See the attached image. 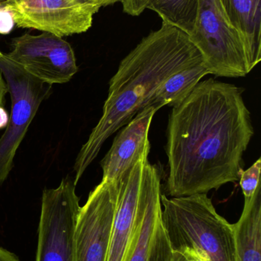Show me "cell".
<instances>
[{
    "instance_id": "obj_22",
    "label": "cell",
    "mask_w": 261,
    "mask_h": 261,
    "mask_svg": "<svg viewBox=\"0 0 261 261\" xmlns=\"http://www.w3.org/2000/svg\"><path fill=\"white\" fill-rule=\"evenodd\" d=\"M185 256H186L188 261H208L204 257H201L199 254H196V253L193 252H187L184 253Z\"/></svg>"
},
{
    "instance_id": "obj_9",
    "label": "cell",
    "mask_w": 261,
    "mask_h": 261,
    "mask_svg": "<svg viewBox=\"0 0 261 261\" xmlns=\"http://www.w3.org/2000/svg\"><path fill=\"white\" fill-rule=\"evenodd\" d=\"M119 194V179H102L81 207L75 225V261H107Z\"/></svg>"
},
{
    "instance_id": "obj_18",
    "label": "cell",
    "mask_w": 261,
    "mask_h": 261,
    "mask_svg": "<svg viewBox=\"0 0 261 261\" xmlns=\"http://www.w3.org/2000/svg\"><path fill=\"white\" fill-rule=\"evenodd\" d=\"M13 17L11 12L4 6V3L0 6V34H9L15 25Z\"/></svg>"
},
{
    "instance_id": "obj_2",
    "label": "cell",
    "mask_w": 261,
    "mask_h": 261,
    "mask_svg": "<svg viewBox=\"0 0 261 261\" xmlns=\"http://www.w3.org/2000/svg\"><path fill=\"white\" fill-rule=\"evenodd\" d=\"M204 62L187 32L162 21L121 61L109 84L103 115L82 146L74 170L75 186L96 159L103 144L147 107L155 90L170 75Z\"/></svg>"
},
{
    "instance_id": "obj_24",
    "label": "cell",
    "mask_w": 261,
    "mask_h": 261,
    "mask_svg": "<svg viewBox=\"0 0 261 261\" xmlns=\"http://www.w3.org/2000/svg\"><path fill=\"white\" fill-rule=\"evenodd\" d=\"M101 5V7L102 6H110V5L114 4V3H118V2H121L122 0H97Z\"/></svg>"
},
{
    "instance_id": "obj_16",
    "label": "cell",
    "mask_w": 261,
    "mask_h": 261,
    "mask_svg": "<svg viewBox=\"0 0 261 261\" xmlns=\"http://www.w3.org/2000/svg\"><path fill=\"white\" fill-rule=\"evenodd\" d=\"M210 74L204 62L176 72L167 77L149 99L147 107H174L185 100L201 79Z\"/></svg>"
},
{
    "instance_id": "obj_13",
    "label": "cell",
    "mask_w": 261,
    "mask_h": 261,
    "mask_svg": "<svg viewBox=\"0 0 261 261\" xmlns=\"http://www.w3.org/2000/svg\"><path fill=\"white\" fill-rule=\"evenodd\" d=\"M230 24L240 34L250 71L261 61L260 0H220Z\"/></svg>"
},
{
    "instance_id": "obj_4",
    "label": "cell",
    "mask_w": 261,
    "mask_h": 261,
    "mask_svg": "<svg viewBox=\"0 0 261 261\" xmlns=\"http://www.w3.org/2000/svg\"><path fill=\"white\" fill-rule=\"evenodd\" d=\"M188 35L210 74L238 78L251 72L243 40L230 24L220 0H199L194 28Z\"/></svg>"
},
{
    "instance_id": "obj_17",
    "label": "cell",
    "mask_w": 261,
    "mask_h": 261,
    "mask_svg": "<svg viewBox=\"0 0 261 261\" xmlns=\"http://www.w3.org/2000/svg\"><path fill=\"white\" fill-rule=\"evenodd\" d=\"M260 170L261 159L259 158L248 170L241 172L239 180L245 199H251L260 185Z\"/></svg>"
},
{
    "instance_id": "obj_21",
    "label": "cell",
    "mask_w": 261,
    "mask_h": 261,
    "mask_svg": "<svg viewBox=\"0 0 261 261\" xmlns=\"http://www.w3.org/2000/svg\"><path fill=\"white\" fill-rule=\"evenodd\" d=\"M9 116L4 107H0V129L6 128L9 122Z\"/></svg>"
},
{
    "instance_id": "obj_14",
    "label": "cell",
    "mask_w": 261,
    "mask_h": 261,
    "mask_svg": "<svg viewBox=\"0 0 261 261\" xmlns=\"http://www.w3.org/2000/svg\"><path fill=\"white\" fill-rule=\"evenodd\" d=\"M235 242L234 261H261V185L254 196L245 199L237 223L233 224Z\"/></svg>"
},
{
    "instance_id": "obj_12",
    "label": "cell",
    "mask_w": 261,
    "mask_h": 261,
    "mask_svg": "<svg viewBox=\"0 0 261 261\" xmlns=\"http://www.w3.org/2000/svg\"><path fill=\"white\" fill-rule=\"evenodd\" d=\"M159 110L153 106L146 107L120 130L101 161L102 179L117 180L137 160L146 146L150 144L149 132L153 116Z\"/></svg>"
},
{
    "instance_id": "obj_5",
    "label": "cell",
    "mask_w": 261,
    "mask_h": 261,
    "mask_svg": "<svg viewBox=\"0 0 261 261\" xmlns=\"http://www.w3.org/2000/svg\"><path fill=\"white\" fill-rule=\"evenodd\" d=\"M0 71L11 97V114L0 138V185L13 167L17 149L43 101L49 97L52 85L34 77L6 55L0 58Z\"/></svg>"
},
{
    "instance_id": "obj_6",
    "label": "cell",
    "mask_w": 261,
    "mask_h": 261,
    "mask_svg": "<svg viewBox=\"0 0 261 261\" xmlns=\"http://www.w3.org/2000/svg\"><path fill=\"white\" fill-rule=\"evenodd\" d=\"M74 181L43 191L36 261H75V234L81 206Z\"/></svg>"
},
{
    "instance_id": "obj_10",
    "label": "cell",
    "mask_w": 261,
    "mask_h": 261,
    "mask_svg": "<svg viewBox=\"0 0 261 261\" xmlns=\"http://www.w3.org/2000/svg\"><path fill=\"white\" fill-rule=\"evenodd\" d=\"M12 46L7 58L46 84H65L78 72L75 52L61 37L26 33L13 38Z\"/></svg>"
},
{
    "instance_id": "obj_25",
    "label": "cell",
    "mask_w": 261,
    "mask_h": 261,
    "mask_svg": "<svg viewBox=\"0 0 261 261\" xmlns=\"http://www.w3.org/2000/svg\"><path fill=\"white\" fill-rule=\"evenodd\" d=\"M5 1H6V0H0V6H1Z\"/></svg>"
},
{
    "instance_id": "obj_15",
    "label": "cell",
    "mask_w": 261,
    "mask_h": 261,
    "mask_svg": "<svg viewBox=\"0 0 261 261\" xmlns=\"http://www.w3.org/2000/svg\"><path fill=\"white\" fill-rule=\"evenodd\" d=\"M199 0H122L123 9L132 16L146 9L156 12L162 21L176 26L189 35L194 28Z\"/></svg>"
},
{
    "instance_id": "obj_26",
    "label": "cell",
    "mask_w": 261,
    "mask_h": 261,
    "mask_svg": "<svg viewBox=\"0 0 261 261\" xmlns=\"http://www.w3.org/2000/svg\"><path fill=\"white\" fill-rule=\"evenodd\" d=\"M3 54L1 53V51H0V58H2V57H3Z\"/></svg>"
},
{
    "instance_id": "obj_23",
    "label": "cell",
    "mask_w": 261,
    "mask_h": 261,
    "mask_svg": "<svg viewBox=\"0 0 261 261\" xmlns=\"http://www.w3.org/2000/svg\"><path fill=\"white\" fill-rule=\"evenodd\" d=\"M172 261H188L186 256L180 252H173V257Z\"/></svg>"
},
{
    "instance_id": "obj_3",
    "label": "cell",
    "mask_w": 261,
    "mask_h": 261,
    "mask_svg": "<svg viewBox=\"0 0 261 261\" xmlns=\"http://www.w3.org/2000/svg\"><path fill=\"white\" fill-rule=\"evenodd\" d=\"M162 221L173 252H193L208 261H234L233 224L219 214L207 193L160 196Z\"/></svg>"
},
{
    "instance_id": "obj_8",
    "label": "cell",
    "mask_w": 261,
    "mask_h": 261,
    "mask_svg": "<svg viewBox=\"0 0 261 261\" xmlns=\"http://www.w3.org/2000/svg\"><path fill=\"white\" fill-rule=\"evenodd\" d=\"M15 24L57 36L87 32L101 9L97 0H6Z\"/></svg>"
},
{
    "instance_id": "obj_11",
    "label": "cell",
    "mask_w": 261,
    "mask_h": 261,
    "mask_svg": "<svg viewBox=\"0 0 261 261\" xmlns=\"http://www.w3.org/2000/svg\"><path fill=\"white\" fill-rule=\"evenodd\" d=\"M150 144L119 178V194L107 261H124L136 225L139 191Z\"/></svg>"
},
{
    "instance_id": "obj_20",
    "label": "cell",
    "mask_w": 261,
    "mask_h": 261,
    "mask_svg": "<svg viewBox=\"0 0 261 261\" xmlns=\"http://www.w3.org/2000/svg\"><path fill=\"white\" fill-rule=\"evenodd\" d=\"M0 261H19V259L14 253L0 248Z\"/></svg>"
},
{
    "instance_id": "obj_19",
    "label": "cell",
    "mask_w": 261,
    "mask_h": 261,
    "mask_svg": "<svg viewBox=\"0 0 261 261\" xmlns=\"http://www.w3.org/2000/svg\"><path fill=\"white\" fill-rule=\"evenodd\" d=\"M9 93L7 84L3 78L2 72L0 71V107H4L5 96Z\"/></svg>"
},
{
    "instance_id": "obj_1",
    "label": "cell",
    "mask_w": 261,
    "mask_h": 261,
    "mask_svg": "<svg viewBox=\"0 0 261 261\" xmlns=\"http://www.w3.org/2000/svg\"><path fill=\"white\" fill-rule=\"evenodd\" d=\"M244 91L210 78L173 107L165 147L169 196L208 193L239 180L254 134Z\"/></svg>"
},
{
    "instance_id": "obj_7",
    "label": "cell",
    "mask_w": 261,
    "mask_h": 261,
    "mask_svg": "<svg viewBox=\"0 0 261 261\" xmlns=\"http://www.w3.org/2000/svg\"><path fill=\"white\" fill-rule=\"evenodd\" d=\"M160 173L146 161L134 231L124 261H172L173 251L162 221Z\"/></svg>"
}]
</instances>
